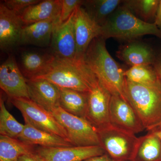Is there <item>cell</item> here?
I'll list each match as a JSON object with an SVG mask.
<instances>
[{
  "label": "cell",
  "mask_w": 161,
  "mask_h": 161,
  "mask_svg": "<svg viewBox=\"0 0 161 161\" xmlns=\"http://www.w3.org/2000/svg\"><path fill=\"white\" fill-rule=\"evenodd\" d=\"M124 75L127 80L138 84L152 86L161 83L153 65L131 67Z\"/></svg>",
  "instance_id": "484cf974"
},
{
  "label": "cell",
  "mask_w": 161,
  "mask_h": 161,
  "mask_svg": "<svg viewBox=\"0 0 161 161\" xmlns=\"http://www.w3.org/2000/svg\"><path fill=\"white\" fill-rule=\"evenodd\" d=\"M85 161H113L111 158L107 153L102 155L94 157L87 159Z\"/></svg>",
  "instance_id": "1f68e13d"
},
{
  "label": "cell",
  "mask_w": 161,
  "mask_h": 161,
  "mask_svg": "<svg viewBox=\"0 0 161 161\" xmlns=\"http://www.w3.org/2000/svg\"><path fill=\"white\" fill-rule=\"evenodd\" d=\"M153 66L154 67L161 83V49L158 53H156L155 60Z\"/></svg>",
  "instance_id": "f546056e"
},
{
  "label": "cell",
  "mask_w": 161,
  "mask_h": 161,
  "mask_svg": "<svg viewBox=\"0 0 161 161\" xmlns=\"http://www.w3.org/2000/svg\"><path fill=\"white\" fill-rule=\"evenodd\" d=\"M95 77L83 60L56 58L46 74L34 79H46L60 88L88 93L90 84Z\"/></svg>",
  "instance_id": "3957f363"
},
{
  "label": "cell",
  "mask_w": 161,
  "mask_h": 161,
  "mask_svg": "<svg viewBox=\"0 0 161 161\" xmlns=\"http://www.w3.org/2000/svg\"><path fill=\"white\" fill-rule=\"evenodd\" d=\"M150 131H151L154 135L161 140V126L156 127L153 130H150Z\"/></svg>",
  "instance_id": "836d02e7"
},
{
  "label": "cell",
  "mask_w": 161,
  "mask_h": 161,
  "mask_svg": "<svg viewBox=\"0 0 161 161\" xmlns=\"http://www.w3.org/2000/svg\"><path fill=\"white\" fill-rule=\"evenodd\" d=\"M100 146L113 161H131L138 137L111 124L97 130Z\"/></svg>",
  "instance_id": "5b68a950"
},
{
  "label": "cell",
  "mask_w": 161,
  "mask_h": 161,
  "mask_svg": "<svg viewBox=\"0 0 161 161\" xmlns=\"http://www.w3.org/2000/svg\"><path fill=\"white\" fill-rule=\"evenodd\" d=\"M116 56L131 67L153 65L156 53L149 45L135 40L119 47L116 52Z\"/></svg>",
  "instance_id": "e0dca14e"
},
{
  "label": "cell",
  "mask_w": 161,
  "mask_h": 161,
  "mask_svg": "<svg viewBox=\"0 0 161 161\" xmlns=\"http://www.w3.org/2000/svg\"><path fill=\"white\" fill-rule=\"evenodd\" d=\"M74 22L76 43L75 59L83 60L92 41L101 36V26L92 19L82 6H78L75 9Z\"/></svg>",
  "instance_id": "8fae6325"
},
{
  "label": "cell",
  "mask_w": 161,
  "mask_h": 161,
  "mask_svg": "<svg viewBox=\"0 0 161 161\" xmlns=\"http://www.w3.org/2000/svg\"><path fill=\"white\" fill-rule=\"evenodd\" d=\"M40 0H5L3 2L8 9L21 14L24 9L31 5L40 3Z\"/></svg>",
  "instance_id": "f1b7e54d"
},
{
  "label": "cell",
  "mask_w": 161,
  "mask_h": 161,
  "mask_svg": "<svg viewBox=\"0 0 161 161\" xmlns=\"http://www.w3.org/2000/svg\"><path fill=\"white\" fill-rule=\"evenodd\" d=\"M55 58L51 50L29 49L21 53L17 63L24 77L30 80L46 74Z\"/></svg>",
  "instance_id": "9a60e30c"
},
{
  "label": "cell",
  "mask_w": 161,
  "mask_h": 161,
  "mask_svg": "<svg viewBox=\"0 0 161 161\" xmlns=\"http://www.w3.org/2000/svg\"><path fill=\"white\" fill-rule=\"evenodd\" d=\"M59 19L24 25L19 45H31L40 47L50 46L54 27Z\"/></svg>",
  "instance_id": "ac0fdd59"
},
{
  "label": "cell",
  "mask_w": 161,
  "mask_h": 161,
  "mask_svg": "<svg viewBox=\"0 0 161 161\" xmlns=\"http://www.w3.org/2000/svg\"><path fill=\"white\" fill-rule=\"evenodd\" d=\"M154 23L161 31V0H159L158 9L157 12Z\"/></svg>",
  "instance_id": "d6a6232c"
},
{
  "label": "cell",
  "mask_w": 161,
  "mask_h": 161,
  "mask_svg": "<svg viewBox=\"0 0 161 161\" xmlns=\"http://www.w3.org/2000/svg\"><path fill=\"white\" fill-rule=\"evenodd\" d=\"M25 125L20 123L6 109L3 98H0V134L18 138L23 132Z\"/></svg>",
  "instance_id": "4316f807"
},
{
  "label": "cell",
  "mask_w": 161,
  "mask_h": 161,
  "mask_svg": "<svg viewBox=\"0 0 161 161\" xmlns=\"http://www.w3.org/2000/svg\"><path fill=\"white\" fill-rule=\"evenodd\" d=\"M30 99L50 112L60 107V89L42 78L27 80Z\"/></svg>",
  "instance_id": "2e32d148"
},
{
  "label": "cell",
  "mask_w": 161,
  "mask_h": 161,
  "mask_svg": "<svg viewBox=\"0 0 161 161\" xmlns=\"http://www.w3.org/2000/svg\"><path fill=\"white\" fill-rule=\"evenodd\" d=\"M10 102L21 112L25 123L39 130L61 136L68 140L65 130L50 112L46 111L30 98L12 99Z\"/></svg>",
  "instance_id": "52a82bcc"
},
{
  "label": "cell",
  "mask_w": 161,
  "mask_h": 161,
  "mask_svg": "<svg viewBox=\"0 0 161 161\" xmlns=\"http://www.w3.org/2000/svg\"><path fill=\"white\" fill-rule=\"evenodd\" d=\"M18 161H43L36 153L24 154L20 156Z\"/></svg>",
  "instance_id": "4dcf8cb0"
},
{
  "label": "cell",
  "mask_w": 161,
  "mask_h": 161,
  "mask_svg": "<svg viewBox=\"0 0 161 161\" xmlns=\"http://www.w3.org/2000/svg\"><path fill=\"white\" fill-rule=\"evenodd\" d=\"M61 0H45L31 5L20 15L25 25L60 18Z\"/></svg>",
  "instance_id": "d6986e66"
},
{
  "label": "cell",
  "mask_w": 161,
  "mask_h": 161,
  "mask_svg": "<svg viewBox=\"0 0 161 161\" xmlns=\"http://www.w3.org/2000/svg\"><path fill=\"white\" fill-rule=\"evenodd\" d=\"M101 28V37L105 40L112 38L130 42L146 35H153L161 40V31L155 23L140 19L122 4L110 15Z\"/></svg>",
  "instance_id": "7a4b0ae2"
},
{
  "label": "cell",
  "mask_w": 161,
  "mask_h": 161,
  "mask_svg": "<svg viewBox=\"0 0 161 161\" xmlns=\"http://www.w3.org/2000/svg\"><path fill=\"white\" fill-rule=\"evenodd\" d=\"M125 92L145 129L152 130L161 122V83L152 86L134 83L125 78Z\"/></svg>",
  "instance_id": "277c9868"
},
{
  "label": "cell",
  "mask_w": 161,
  "mask_h": 161,
  "mask_svg": "<svg viewBox=\"0 0 161 161\" xmlns=\"http://www.w3.org/2000/svg\"><path fill=\"white\" fill-rule=\"evenodd\" d=\"M159 0H125L122 4L144 22L154 23Z\"/></svg>",
  "instance_id": "d4e9b609"
},
{
  "label": "cell",
  "mask_w": 161,
  "mask_h": 161,
  "mask_svg": "<svg viewBox=\"0 0 161 161\" xmlns=\"http://www.w3.org/2000/svg\"><path fill=\"white\" fill-rule=\"evenodd\" d=\"M36 153L43 161H85L105 152L100 146L89 147H39Z\"/></svg>",
  "instance_id": "4fadbf2b"
},
{
  "label": "cell",
  "mask_w": 161,
  "mask_h": 161,
  "mask_svg": "<svg viewBox=\"0 0 161 161\" xmlns=\"http://www.w3.org/2000/svg\"><path fill=\"white\" fill-rule=\"evenodd\" d=\"M24 125V130L18 139L26 143L44 147L73 146L69 141L61 136L39 130L29 124Z\"/></svg>",
  "instance_id": "ffe728a7"
},
{
  "label": "cell",
  "mask_w": 161,
  "mask_h": 161,
  "mask_svg": "<svg viewBox=\"0 0 161 161\" xmlns=\"http://www.w3.org/2000/svg\"><path fill=\"white\" fill-rule=\"evenodd\" d=\"M109 112L113 126L134 134L146 130L134 108L120 96L112 95Z\"/></svg>",
  "instance_id": "7c38bea8"
},
{
  "label": "cell",
  "mask_w": 161,
  "mask_h": 161,
  "mask_svg": "<svg viewBox=\"0 0 161 161\" xmlns=\"http://www.w3.org/2000/svg\"><path fill=\"white\" fill-rule=\"evenodd\" d=\"M112 95L95 78L90 84L88 93L86 119L97 130L110 125L109 105Z\"/></svg>",
  "instance_id": "ba28073f"
},
{
  "label": "cell",
  "mask_w": 161,
  "mask_h": 161,
  "mask_svg": "<svg viewBox=\"0 0 161 161\" xmlns=\"http://www.w3.org/2000/svg\"><path fill=\"white\" fill-rule=\"evenodd\" d=\"M121 0H86L82 6L96 23L102 26L110 15L118 8Z\"/></svg>",
  "instance_id": "cb8c5ba5"
},
{
  "label": "cell",
  "mask_w": 161,
  "mask_h": 161,
  "mask_svg": "<svg viewBox=\"0 0 161 161\" xmlns=\"http://www.w3.org/2000/svg\"><path fill=\"white\" fill-rule=\"evenodd\" d=\"M0 87L9 101L15 98H30L26 79L12 54H9L0 66Z\"/></svg>",
  "instance_id": "9c48e42d"
},
{
  "label": "cell",
  "mask_w": 161,
  "mask_h": 161,
  "mask_svg": "<svg viewBox=\"0 0 161 161\" xmlns=\"http://www.w3.org/2000/svg\"><path fill=\"white\" fill-rule=\"evenodd\" d=\"M83 3L81 0H61L59 23H64L68 19L77 7L82 6Z\"/></svg>",
  "instance_id": "83f0119b"
},
{
  "label": "cell",
  "mask_w": 161,
  "mask_h": 161,
  "mask_svg": "<svg viewBox=\"0 0 161 161\" xmlns=\"http://www.w3.org/2000/svg\"><path fill=\"white\" fill-rule=\"evenodd\" d=\"M161 126V122L159 124H158V125H157L155 127H154V128H156V127H158V126ZM154 128H153V129H154ZM153 129H152V130H153Z\"/></svg>",
  "instance_id": "e575fe53"
},
{
  "label": "cell",
  "mask_w": 161,
  "mask_h": 161,
  "mask_svg": "<svg viewBox=\"0 0 161 161\" xmlns=\"http://www.w3.org/2000/svg\"><path fill=\"white\" fill-rule=\"evenodd\" d=\"M24 24L20 14L8 9L3 1L0 3V48L9 52L19 46Z\"/></svg>",
  "instance_id": "5bb4252c"
},
{
  "label": "cell",
  "mask_w": 161,
  "mask_h": 161,
  "mask_svg": "<svg viewBox=\"0 0 161 161\" xmlns=\"http://www.w3.org/2000/svg\"><path fill=\"white\" fill-rule=\"evenodd\" d=\"M131 161H161V140L150 131L138 137Z\"/></svg>",
  "instance_id": "44dd1931"
},
{
  "label": "cell",
  "mask_w": 161,
  "mask_h": 161,
  "mask_svg": "<svg viewBox=\"0 0 161 161\" xmlns=\"http://www.w3.org/2000/svg\"><path fill=\"white\" fill-rule=\"evenodd\" d=\"M75 13V11L65 22L60 23L59 20L55 24L50 46L56 58L68 60L76 58Z\"/></svg>",
  "instance_id": "30bf717a"
},
{
  "label": "cell",
  "mask_w": 161,
  "mask_h": 161,
  "mask_svg": "<svg viewBox=\"0 0 161 161\" xmlns=\"http://www.w3.org/2000/svg\"><path fill=\"white\" fill-rule=\"evenodd\" d=\"M36 148L18 138L0 135V161H18L21 156L36 153Z\"/></svg>",
  "instance_id": "603a6c76"
},
{
  "label": "cell",
  "mask_w": 161,
  "mask_h": 161,
  "mask_svg": "<svg viewBox=\"0 0 161 161\" xmlns=\"http://www.w3.org/2000/svg\"><path fill=\"white\" fill-rule=\"evenodd\" d=\"M106 40L101 37L94 39L85 54L84 61L111 95L120 96L129 102L125 92V70L110 54Z\"/></svg>",
  "instance_id": "6da1fadb"
},
{
  "label": "cell",
  "mask_w": 161,
  "mask_h": 161,
  "mask_svg": "<svg viewBox=\"0 0 161 161\" xmlns=\"http://www.w3.org/2000/svg\"><path fill=\"white\" fill-rule=\"evenodd\" d=\"M50 113L64 128L73 146H100L97 130L85 118L70 114L60 107Z\"/></svg>",
  "instance_id": "8992f818"
},
{
  "label": "cell",
  "mask_w": 161,
  "mask_h": 161,
  "mask_svg": "<svg viewBox=\"0 0 161 161\" xmlns=\"http://www.w3.org/2000/svg\"><path fill=\"white\" fill-rule=\"evenodd\" d=\"M60 107L70 114L85 118L88 93L60 88Z\"/></svg>",
  "instance_id": "7402d4cb"
}]
</instances>
